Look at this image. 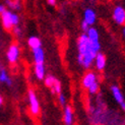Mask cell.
<instances>
[{"label": "cell", "mask_w": 125, "mask_h": 125, "mask_svg": "<svg viewBox=\"0 0 125 125\" xmlns=\"http://www.w3.org/2000/svg\"><path fill=\"white\" fill-rule=\"evenodd\" d=\"M1 20L4 29L7 31H10L14 26H16L20 22V17H18L17 14L7 11L6 9L1 13Z\"/></svg>", "instance_id": "obj_1"}, {"label": "cell", "mask_w": 125, "mask_h": 125, "mask_svg": "<svg viewBox=\"0 0 125 125\" xmlns=\"http://www.w3.org/2000/svg\"><path fill=\"white\" fill-rule=\"evenodd\" d=\"M28 96H29V101L31 105V112H32L33 115H38L40 113V104L38 99H37L35 92L33 90H30Z\"/></svg>", "instance_id": "obj_2"}, {"label": "cell", "mask_w": 125, "mask_h": 125, "mask_svg": "<svg viewBox=\"0 0 125 125\" xmlns=\"http://www.w3.org/2000/svg\"><path fill=\"white\" fill-rule=\"evenodd\" d=\"M113 18L118 24H125V9L121 6H116L113 11Z\"/></svg>", "instance_id": "obj_3"}, {"label": "cell", "mask_w": 125, "mask_h": 125, "mask_svg": "<svg viewBox=\"0 0 125 125\" xmlns=\"http://www.w3.org/2000/svg\"><path fill=\"white\" fill-rule=\"evenodd\" d=\"M20 57V49L16 45H11L7 51V59L10 63H15Z\"/></svg>", "instance_id": "obj_4"}, {"label": "cell", "mask_w": 125, "mask_h": 125, "mask_svg": "<svg viewBox=\"0 0 125 125\" xmlns=\"http://www.w3.org/2000/svg\"><path fill=\"white\" fill-rule=\"evenodd\" d=\"M96 18H97L96 12L94 11L93 9H91V8L85 9L84 14H83V21L86 23H89L90 26H92V24H94L96 22Z\"/></svg>", "instance_id": "obj_5"}, {"label": "cell", "mask_w": 125, "mask_h": 125, "mask_svg": "<svg viewBox=\"0 0 125 125\" xmlns=\"http://www.w3.org/2000/svg\"><path fill=\"white\" fill-rule=\"evenodd\" d=\"M96 80H97V76H96L95 73L94 72H87L83 78V82H82L83 86L84 87V89H89V87L91 86V84L94 82H96Z\"/></svg>", "instance_id": "obj_6"}, {"label": "cell", "mask_w": 125, "mask_h": 125, "mask_svg": "<svg viewBox=\"0 0 125 125\" xmlns=\"http://www.w3.org/2000/svg\"><path fill=\"white\" fill-rule=\"evenodd\" d=\"M33 56H34L35 63H44L45 53H44V50L42 49V47L33 50Z\"/></svg>", "instance_id": "obj_7"}, {"label": "cell", "mask_w": 125, "mask_h": 125, "mask_svg": "<svg viewBox=\"0 0 125 125\" xmlns=\"http://www.w3.org/2000/svg\"><path fill=\"white\" fill-rule=\"evenodd\" d=\"M95 60H96V66H97V69L98 70H103L105 66H106V57L102 54L98 52V54L96 55L95 57Z\"/></svg>", "instance_id": "obj_8"}, {"label": "cell", "mask_w": 125, "mask_h": 125, "mask_svg": "<svg viewBox=\"0 0 125 125\" xmlns=\"http://www.w3.org/2000/svg\"><path fill=\"white\" fill-rule=\"evenodd\" d=\"M73 121V111L70 106H66L64 110V123L66 125L72 124Z\"/></svg>", "instance_id": "obj_9"}, {"label": "cell", "mask_w": 125, "mask_h": 125, "mask_svg": "<svg viewBox=\"0 0 125 125\" xmlns=\"http://www.w3.org/2000/svg\"><path fill=\"white\" fill-rule=\"evenodd\" d=\"M35 74L38 79H43L45 77V66H44V63H36Z\"/></svg>", "instance_id": "obj_10"}, {"label": "cell", "mask_w": 125, "mask_h": 125, "mask_svg": "<svg viewBox=\"0 0 125 125\" xmlns=\"http://www.w3.org/2000/svg\"><path fill=\"white\" fill-rule=\"evenodd\" d=\"M111 91H112V94H113L114 99L116 100V102L119 103V104H121V103L124 101V97H123V95H122L121 91L119 90V87L116 86V85H113V86L111 87Z\"/></svg>", "instance_id": "obj_11"}, {"label": "cell", "mask_w": 125, "mask_h": 125, "mask_svg": "<svg viewBox=\"0 0 125 125\" xmlns=\"http://www.w3.org/2000/svg\"><path fill=\"white\" fill-rule=\"evenodd\" d=\"M28 44H29V46L32 48V50H35V49H38V48L42 47V43H41L40 39L37 38V37H31V38H29Z\"/></svg>", "instance_id": "obj_12"}, {"label": "cell", "mask_w": 125, "mask_h": 125, "mask_svg": "<svg viewBox=\"0 0 125 125\" xmlns=\"http://www.w3.org/2000/svg\"><path fill=\"white\" fill-rule=\"evenodd\" d=\"M86 35L89 37L90 41H99V33L95 28L90 27V29L87 30V32H86Z\"/></svg>", "instance_id": "obj_13"}, {"label": "cell", "mask_w": 125, "mask_h": 125, "mask_svg": "<svg viewBox=\"0 0 125 125\" xmlns=\"http://www.w3.org/2000/svg\"><path fill=\"white\" fill-rule=\"evenodd\" d=\"M0 82L1 83H7L8 85L11 84V79L8 77L7 75V72H6L4 69L1 70V72H0Z\"/></svg>", "instance_id": "obj_14"}, {"label": "cell", "mask_w": 125, "mask_h": 125, "mask_svg": "<svg viewBox=\"0 0 125 125\" xmlns=\"http://www.w3.org/2000/svg\"><path fill=\"white\" fill-rule=\"evenodd\" d=\"M6 3L10 8L21 9V1L20 0H6Z\"/></svg>", "instance_id": "obj_15"}, {"label": "cell", "mask_w": 125, "mask_h": 125, "mask_svg": "<svg viewBox=\"0 0 125 125\" xmlns=\"http://www.w3.org/2000/svg\"><path fill=\"white\" fill-rule=\"evenodd\" d=\"M52 90V93L53 94H60L61 93V83L58 79L55 80V83H53V85L50 87Z\"/></svg>", "instance_id": "obj_16"}, {"label": "cell", "mask_w": 125, "mask_h": 125, "mask_svg": "<svg viewBox=\"0 0 125 125\" xmlns=\"http://www.w3.org/2000/svg\"><path fill=\"white\" fill-rule=\"evenodd\" d=\"M55 80H56V78H55L54 76L48 75V76L45 77V84H46L48 87H51V86L53 85V83H55Z\"/></svg>", "instance_id": "obj_17"}, {"label": "cell", "mask_w": 125, "mask_h": 125, "mask_svg": "<svg viewBox=\"0 0 125 125\" xmlns=\"http://www.w3.org/2000/svg\"><path fill=\"white\" fill-rule=\"evenodd\" d=\"M89 91H90L91 94H96L99 91V83L97 82V80L91 84V86L89 87Z\"/></svg>", "instance_id": "obj_18"}, {"label": "cell", "mask_w": 125, "mask_h": 125, "mask_svg": "<svg viewBox=\"0 0 125 125\" xmlns=\"http://www.w3.org/2000/svg\"><path fill=\"white\" fill-rule=\"evenodd\" d=\"M58 100H59V103H60V105H62V106H65V104H66V98H65V96L63 95V94H58Z\"/></svg>", "instance_id": "obj_19"}, {"label": "cell", "mask_w": 125, "mask_h": 125, "mask_svg": "<svg viewBox=\"0 0 125 125\" xmlns=\"http://www.w3.org/2000/svg\"><path fill=\"white\" fill-rule=\"evenodd\" d=\"M90 27H91L90 24H89V23H86V22H85L84 21H83L82 22V30L83 31L84 33H86V32H87V30L90 29Z\"/></svg>", "instance_id": "obj_20"}, {"label": "cell", "mask_w": 125, "mask_h": 125, "mask_svg": "<svg viewBox=\"0 0 125 125\" xmlns=\"http://www.w3.org/2000/svg\"><path fill=\"white\" fill-rule=\"evenodd\" d=\"M12 29H13V32H14V34H15V35H17V36H18V35H21V29H20V28H18L17 24H16V26H14Z\"/></svg>", "instance_id": "obj_21"}, {"label": "cell", "mask_w": 125, "mask_h": 125, "mask_svg": "<svg viewBox=\"0 0 125 125\" xmlns=\"http://www.w3.org/2000/svg\"><path fill=\"white\" fill-rule=\"evenodd\" d=\"M48 3H49L50 5H52V6H54V5L56 4V0H48Z\"/></svg>", "instance_id": "obj_22"}, {"label": "cell", "mask_w": 125, "mask_h": 125, "mask_svg": "<svg viewBox=\"0 0 125 125\" xmlns=\"http://www.w3.org/2000/svg\"><path fill=\"white\" fill-rule=\"evenodd\" d=\"M5 10V7H4V5H0V14L2 13V12Z\"/></svg>", "instance_id": "obj_23"}, {"label": "cell", "mask_w": 125, "mask_h": 125, "mask_svg": "<svg viewBox=\"0 0 125 125\" xmlns=\"http://www.w3.org/2000/svg\"><path fill=\"white\" fill-rule=\"evenodd\" d=\"M120 105H121V108H122V110H124V111H125V102L123 101V102H122Z\"/></svg>", "instance_id": "obj_24"}, {"label": "cell", "mask_w": 125, "mask_h": 125, "mask_svg": "<svg viewBox=\"0 0 125 125\" xmlns=\"http://www.w3.org/2000/svg\"><path fill=\"white\" fill-rule=\"evenodd\" d=\"M1 104H2V98L0 97V106H1Z\"/></svg>", "instance_id": "obj_25"}, {"label": "cell", "mask_w": 125, "mask_h": 125, "mask_svg": "<svg viewBox=\"0 0 125 125\" xmlns=\"http://www.w3.org/2000/svg\"><path fill=\"white\" fill-rule=\"evenodd\" d=\"M123 36L125 37V27H124V29H123Z\"/></svg>", "instance_id": "obj_26"}, {"label": "cell", "mask_w": 125, "mask_h": 125, "mask_svg": "<svg viewBox=\"0 0 125 125\" xmlns=\"http://www.w3.org/2000/svg\"><path fill=\"white\" fill-rule=\"evenodd\" d=\"M0 72H1V68H0Z\"/></svg>", "instance_id": "obj_27"}]
</instances>
